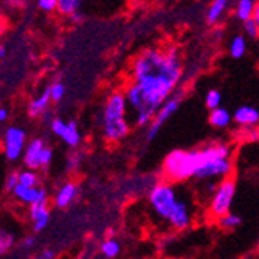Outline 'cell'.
I'll list each match as a JSON object with an SVG mask.
<instances>
[{
  "instance_id": "484cf974",
  "label": "cell",
  "mask_w": 259,
  "mask_h": 259,
  "mask_svg": "<svg viewBox=\"0 0 259 259\" xmlns=\"http://www.w3.org/2000/svg\"><path fill=\"white\" fill-rule=\"evenodd\" d=\"M242 30H244V34H247V37L259 39V27H257V23L253 19L242 23Z\"/></svg>"
},
{
  "instance_id": "ba28073f",
  "label": "cell",
  "mask_w": 259,
  "mask_h": 259,
  "mask_svg": "<svg viewBox=\"0 0 259 259\" xmlns=\"http://www.w3.org/2000/svg\"><path fill=\"white\" fill-rule=\"evenodd\" d=\"M23 145H25V131L20 127H8L5 134V155L8 160L14 161L20 157Z\"/></svg>"
},
{
  "instance_id": "7a4b0ae2",
  "label": "cell",
  "mask_w": 259,
  "mask_h": 259,
  "mask_svg": "<svg viewBox=\"0 0 259 259\" xmlns=\"http://www.w3.org/2000/svg\"><path fill=\"white\" fill-rule=\"evenodd\" d=\"M129 132V107L124 92H113L103 109V135L107 141H121Z\"/></svg>"
},
{
  "instance_id": "f1b7e54d",
  "label": "cell",
  "mask_w": 259,
  "mask_h": 259,
  "mask_svg": "<svg viewBox=\"0 0 259 259\" xmlns=\"http://www.w3.org/2000/svg\"><path fill=\"white\" fill-rule=\"evenodd\" d=\"M52 158H53V151H52L50 148H45L44 152H42V155H40V168L49 166L50 161H52Z\"/></svg>"
},
{
  "instance_id": "83f0119b",
  "label": "cell",
  "mask_w": 259,
  "mask_h": 259,
  "mask_svg": "<svg viewBox=\"0 0 259 259\" xmlns=\"http://www.w3.org/2000/svg\"><path fill=\"white\" fill-rule=\"evenodd\" d=\"M37 7H39L42 11L50 13V11H53V10H58V0H39V2H37Z\"/></svg>"
},
{
  "instance_id": "5bb4252c",
  "label": "cell",
  "mask_w": 259,
  "mask_h": 259,
  "mask_svg": "<svg viewBox=\"0 0 259 259\" xmlns=\"http://www.w3.org/2000/svg\"><path fill=\"white\" fill-rule=\"evenodd\" d=\"M230 5H231V2H228V0H214V2H211L206 10V16H205L208 25H218V23L224 19Z\"/></svg>"
},
{
  "instance_id": "d590c367",
  "label": "cell",
  "mask_w": 259,
  "mask_h": 259,
  "mask_svg": "<svg viewBox=\"0 0 259 259\" xmlns=\"http://www.w3.org/2000/svg\"><path fill=\"white\" fill-rule=\"evenodd\" d=\"M5 56H7V49H5L4 45H0V59L5 58Z\"/></svg>"
},
{
  "instance_id": "4316f807",
  "label": "cell",
  "mask_w": 259,
  "mask_h": 259,
  "mask_svg": "<svg viewBox=\"0 0 259 259\" xmlns=\"http://www.w3.org/2000/svg\"><path fill=\"white\" fill-rule=\"evenodd\" d=\"M50 95H52V101L59 103L64 98V95H65V87H64V84H61V82L52 84L50 85Z\"/></svg>"
},
{
  "instance_id": "8fae6325",
  "label": "cell",
  "mask_w": 259,
  "mask_h": 259,
  "mask_svg": "<svg viewBox=\"0 0 259 259\" xmlns=\"http://www.w3.org/2000/svg\"><path fill=\"white\" fill-rule=\"evenodd\" d=\"M233 120L242 129L256 127L259 124V110L251 106H241L233 115Z\"/></svg>"
},
{
  "instance_id": "52a82bcc",
  "label": "cell",
  "mask_w": 259,
  "mask_h": 259,
  "mask_svg": "<svg viewBox=\"0 0 259 259\" xmlns=\"http://www.w3.org/2000/svg\"><path fill=\"white\" fill-rule=\"evenodd\" d=\"M182 97H183V92L182 90H176L172 93V97L160 107V110L154 116V120L148 126V134H146V140L148 141H152L158 135V132L164 126V123H166L171 118V116L177 112V109H179V106L182 103Z\"/></svg>"
},
{
  "instance_id": "d6a6232c",
  "label": "cell",
  "mask_w": 259,
  "mask_h": 259,
  "mask_svg": "<svg viewBox=\"0 0 259 259\" xmlns=\"http://www.w3.org/2000/svg\"><path fill=\"white\" fill-rule=\"evenodd\" d=\"M42 259H53L55 257V251L53 250H45L40 256Z\"/></svg>"
},
{
  "instance_id": "7402d4cb",
  "label": "cell",
  "mask_w": 259,
  "mask_h": 259,
  "mask_svg": "<svg viewBox=\"0 0 259 259\" xmlns=\"http://www.w3.org/2000/svg\"><path fill=\"white\" fill-rule=\"evenodd\" d=\"M218 224L224 230H234V228H238L242 224V219L238 214L228 213V214L222 216L221 219H218Z\"/></svg>"
},
{
  "instance_id": "603a6c76",
  "label": "cell",
  "mask_w": 259,
  "mask_h": 259,
  "mask_svg": "<svg viewBox=\"0 0 259 259\" xmlns=\"http://www.w3.org/2000/svg\"><path fill=\"white\" fill-rule=\"evenodd\" d=\"M120 242L115 241V239H106L103 244H101V253L106 256V257H116L120 254Z\"/></svg>"
},
{
  "instance_id": "277c9868",
  "label": "cell",
  "mask_w": 259,
  "mask_h": 259,
  "mask_svg": "<svg viewBox=\"0 0 259 259\" xmlns=\"http://www.w3.org/2000/svg\"><path fill=\"white\" fill-rule=\"evenodd\" d=\"M203 163L200 148L199 149H174L163 160V176L166 182L180 183L196 177Z\"/></svg>"
},
{
  "instance_id": "e0dca14e",
  "label": "cell",
  "mask_w": 259,
  "mask_h": 259,
  "mask_svg": "<svg viewBox=\"0 0 259 259\" xmlns=\"http://www.w3.org/2000/svg\"><path fill=\"white\" fill-rule=\"evenodd\" d=\"M50 101H52L50 87H47V89L44 90V93H42V95H40L39 98H36V100H33V101L30 103L28 113H30L31 116H37V115H40V113L47 112V109H49V104H50Z\"/></svg>"
},
{
  "instance_id": "30bf717a",
  "label": "cell",
  "mask_w": 259,
  "mask_h": 259,
  "mask_svg": "<svg viewBox=\"0 0 259 259\" xmlns=\"http://www.w3.org/2000/svg\"><path fill=\"white\" fill-rule=\"evenodd\" d=\"M191 221H193V213H191V206L188 205L186 200L180 199L172 211V214L168 221V224L177 230V231H183L186 230L188 227L191 225Z\"/></svg>"
},
{
  "instance_id": "2e32d148",
  "label": "cell",
  "mask_w": 259,
  "mask_h": 259,
  "mask_svg": "<svg viewBox=\"0 0 259 259\" xmlns=\"http://www.w3.org/2000/svg\"><path fill=\"white\" fill-rule=\"evenodd\" d=\"M208 121L213 127H218V129H224V127H228L233 121V115L225 109V107H219L216 110H211L209 112V116H208Z\"/></svg>"
},
{
  "instance_id": "8992f818",
  "label": "cell",
  "mask_w": 259,
  "mask_h": 259,
  "mask_svg": "<svg viewBox=\"0 0 259 259\" xmlns=\"http://www.w3.org/2000/svg\"><path fill=\"white\" fill-rule=\"evenodd\" d=\"M236 196V182L231 177L218 182L216 188L211 193L209 205H208V213L213 219H221L222 216L231 213V205Z\"/></svg>"
},
{
  "instance_id": "3957f363",
  "label": "cell",
  "mask_w": 259,
  "mask_h": 259,
  "mask_svg": "<svg viewBox=\"0 0 259 259\" xmlns=\"http://www.w3.org/2000/svg\"><path fill=\"white\" fill-rule=\"evenodd\" d=\"M203 163L196 174L199 180H225L233 172L231 146L222 141H214L200 148Z\"/></svg>"
},
{
  "instance_id": "5b68a950",
  "label": "cell",
  "mask_w": 259,
  "mask_h": 259,
  "mask_svg": "<svg viewBox=\"0 0 259 259\" xmlns=\"http://www.w3.org/2000/svg\"><path fill=\"white\" fill-rule=\"evenodd\" d=\"M148 200H149V205H151L154 213L160 219L168 222L174 208H176V205H177V202L180 199L177 196V190H176L174 183L160 182V183H155L149 190Z\"/></svg>"
},
{
  "instance_id": "d4e9b609",
  "label": "cell",
  "mask_w": 259,
  "mask_h": 259,
  "mask_svg": "<svg viewBox=\"0 0 259 259\" xmlns=\"http://www.w3.org/2000/svg\"><path fill=\"white\" fill-rule=\"evenodd\" d=\"M13 244H14V236H13V234L0 228V254L7 253L11 248Z\"/></svg>"
},
{
  "instance_id": "cb8c5ba5",
  "label": "cell",
  "mask_w": 259,
  "mask_h": 259,
  "mask_svg": "<svg viewBox=\"0 0 259 259\" xmlns=\"http://www.w3.org/2000/svg\"><path fill=\"white\" fill-rule=\"evenodd\" d=\"M19 183L23 185V186H27V188H37L39 177L34 172L25 171V172H20L19 174Z\"/></svg>"
},
{
  "instance_id": "8d00e7d4",
  "label": "cell",
  "mask_w": 259,
  "mask_h": 259,
  "mask_svg": "<svg viewBox=\"0 0 259 259\" xmlns=\"http://www.w3.org/2000/svg\"><path fill=\"white\" fill-rule=\"evenodd\" d=\"M37 259H42V257H37Z\"/></svg>"
},
{
  "instance_id": "9a60e30c",
  "label": "cell",
  "mask_w": 259,
  "mask_h": 259,
  "mask_svg": "<svg viewBox=\"0 0 259 259\" xmlns=\"http://www.w3.org/2000/svg\"><path fill=\"white\" fill-rule=\"evenodd\" d=\"M78 194V186L72 182H68L61 186V190L56 194V206L58 208H67L70 203L75 200Z\"/></svg>"
},
{
  "instance_id": "ac0fdd59",
  "label": "cell",
  "mask_w": 259,
  "mask_h": 259,
  "mask_svg": "<svg viewBox=\"0 0 259 259\" xmlns=\"http://www.w3.org/2000/svg\"><path fill=\"white\" fill-rule=\"evenodd\" d=\"M254 8H256V2H253V0H239V2H236V5H234V16L244 23L253 19Z\"/></svg>"
},
{
  "instance_id": "44dd1931",
  "label": "cell",
  "mask_w": 259,
  "mask_h": 259,
  "mask_svg": "<svg viewBox=\"0 0 259 259\" xmlns=\"http://www.w3.org/2000/svg\"><path fill=\"white\" fill-rule=\"evenodd\" d=\"M205 106L211 110H216L219 107H222V93L216 89L208 90L206 97H205Z\"/></svg>"
},
{
  "instance_id": "ffe728a7",
  "label": "cell",
  "mask_w": 259,
  "mask_h": 259,
  "mask_svg": "<svg viewBox=\"0 0 259 259\" xmlns=\"http://www.w3.org/2000/svg\"><path fill=\"white\" fill-rule=\"evenodd\" d=\"M81 2L79 0H58V11L61 14H65V16H72L75 13L79 11L81 8Z\"/></svg>"
},
{
  "instance_id": "d6986e66",
  "label": "cell",
  "mask_w": 259,
  "mask_h": 259,
  "mask_svg": "<svg viewBox=\"0 0 259 259\" xmlns=\"http://www.w3.org/2000/svg\"><path fill=\"white\" fill-rule=\"evenodd\" d=\"M245 52H247L245 36L244 34H236L230 42V56L234 58V59H241V58H244Z\"/></svg>"
},
{
  "instance_id": "7c38bea8",
  "label": "cell",
  "mask_w": 259,
  "mask_h": 259,
  "mask_svg": "<svg viewBox=\"0 0 259 259\" xmlns=\"http://www.w3.org/2000/svg\"><path fill=\"white\" fill-rule=\"evenodd\" d=\"M30 216L33 221V230L36 233L42 231L50 222V211L47 208V200H40L34 205H31Z\"/></svg>"
},
{
  "instance_id": "6da1fadb",
  "label": "cell",
  "mask_w": 259,
  "mask_h": 259,
  "mask_svg": "<svg viewBox=\"0 0 259 259\" xmlns=\"http://www.w3.org/2000/svg\"><path fill=\"white\" fill-rule=\"evenodd\" d=\"M183 65L176 47H152L141 52L131 67V84L124 90L129 113L137 126H149L182 79Z\"/></svg>"
},
{
  "instance_id": "4dcf8cb0",
  "label": "cell",
  "mask_w": 259,
  "mask_h": 259,
  "mask_svg": "<svg viewBox=\"0 0 259 259\" xmlns=\"http://www.w3.org/2000/svg\"><path fill=\"white\" fill-rule=\"evenodd\" d=\"M84 14L81 13V11H78V13H75V14H72V16H70V20H72L73 23H78V25H79V23H82V20H84Z\"/></svg>"
},
{
  "instance_id": "836d02e7",
  "label": "cell",
  "mask_w": 259,
  "mask_h": 259,
  "mask_svg": "<svg viewBox=\"0 0 259 259\" xmlns=\"http://www.w3.org/2000/svg\"><path fill=\"white\" fill-rule=\"evenodd\" d=\"M253 20H254V22L257 23V27H259V2H256V8H254Z\"/></svg>"
},
{
  "instance_id": "4fadbf2b",
  "label": "cell",
  "mask_w": 259,
  "mask_h": 259,
  "mask_svg": "<svg viewBox=\"0 0 259 259\" xmlns=\"http://www.w3.org/2000/svg\"><path fill=\"white\" fill-rule=\"evenodd\" d=\"M47 146L44 145V141L40 138H34L31 143L27 146V151H25V157H23V161L25 164L30 168V169H36V168H40V155L44 152Z\"/></svg>"
},
{
  "instance_id": "f546056e",
  "label": "cell",
  "mask_w": 259,
  "mask_h": 259,
  "mask_svg": "<svg viewBox=\"0 0 259 259\" xmlns=\"http://www.w3.org/2000/svg\"><path fill=\"white\" fill-rule=\"evenodd\" d=\"M17 185H19V174H16V172L10 174L8 179H7V190L8 191H14Z\"/></svg>"
},
{
  "instance_id": "9c48e42d",
  "label": "cell",
  "mask_w": 259,
  "mask_h": 259,
  "mask_svg": "<svg viewBox=\"0 0 259 259\" xmlns=\"http://www.w3.org/2000/svg\"><path fill=\"white\" fill-rule=\"evenodd\" d=\"M52 131L55 135L61 137L68 146L76 148L81 143V132L75 121L65 123L61 118H55L52 121Z\"/></svg>"
},
{
  "instance_id": "e575fe53",
  "label": "cell",
  "mask_w": 259,
  "mask_h": 259,
  "mask_svg": "<svg viewBox=\"0 0 259 259\" xmlns=\"http://www.w3.org/2000/svg\"><path fill=\"white\" fill-rule=\"evenodd\" d=\"M34 244V238L33 236H28V238H25V241H23V247H31Z\"/></svg>"
},
{
  "instance_id": "1f68e13d",
  "label": "cell",
  "mask_w": 259,
  "mask_h": 259,
  "mask_svg": "<svg viewBox=\"0 0 259 259\" xmlns=\"http://www.w3.org/2000/svg\"><path fill=\"white\" fill-rule=\"evenodd\" d=\"M7 118H8V110L4 109V107H0V123L7 121Z\"/></svg>"
}]
</instances>
